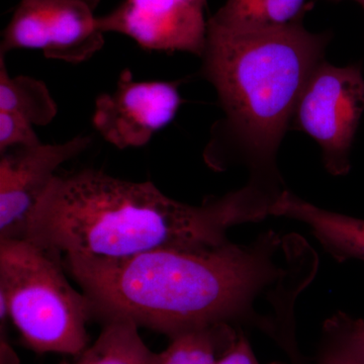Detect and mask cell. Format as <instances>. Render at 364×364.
<instances>
[{
	"mask_svg": "<svg viewBox=\"0 0 364 364\" xmlns=\"http://www.w3.org/2000/svg\"><path fill=\"white\" fill-rule=\"evenodd\" d=\"M280 242L269 232L250 245L163 248L121 258L63 256L68 275L102 323L129 320L167 335L230 325L284 277L275 261Z\"/></svg>",
	"mask_w": 364,
	"mask_h": 364,
	"instance_id": "1",
	"label": "cell"
},
{
	"mask_svg": "<svg viewBox=\"0 0 364 364\" xmlns=\"http://www.w3.org/2000/svg\"><path fill=\"white\" fill-rule=\"evenodd\" d=\"M267 215L264 198L249 186L193 205L153 182L85 169L53 178L23 238L62 255L121 259L163 248L219 247L229 243L230 228Z\"/></svg>",
	"mask_w": 364,
	"mask_h": 364,
	"instance_id": "2",
	"label": "cell"
},
{
	"mask_svg": "<svg viewBox=\"0 0 364 364\" xmlns=\"http://www.w3.org/2000/svg\"><path fill=\"white\" fill-rule=\"evenodd\" d=\"M328 42V33L309 32L303 23L233 31L208 20L202 74L225 112L210 146L229 140L238 148L255 176L251 183L262 186L265 174L274 178L275 155Z\"/></svg>",
	"mask_w": 364,
	"mask_h": 364,
	"instance_id": "3",
	"label": "cell"
},
{
	"mask_svg": "<svg viewBox=\"0 0 364 364\" xmlns=\"http://www.w3.org/2000/svg\"><path fill=\"white\" fill-rule=\"evenodd\" d=\"M62 254L25 238L0 239V296L26 347L76 356L90 343V299L72 287Z\"/></svg>",
	"mask_w": 364,
	"mask_h": 364,
	"instance_id": "4",
	"label": "cell"
},
{
	"mask_svg": "<svg viewBox=\"0 0 364 364\" xmlns=\"http://www.w3.org/2000/svg\"><path fill=\"white\" fill-rule=\"evenodd\" d=\"M363 112L361 66L322 61L306 81L291 122L320 146L328 171L344 176L350 168L349 153Z\"/></svg>",
	"mask_w": 364,
	"mask_h": 364,
	"instance_id": "5",
	"label": "cell"
},
{
	"mask_svg": "<svg viewBox=\"0 0 364 364\" xmlns=\"http://www.w3.org/2000/svg\"><path fill=\"white\" fill-rule=\"evenodd\" d=\"M100 0H21L4 33L1 54L36 49L46 58L77 64L105 45L95 16Z\"/></svg>",
	"mask_w": 364,
	"mask_h": 364,
	"instance_id": "6",
	"label": "cell"
},
{
	"mask_svg": "<svg viewBox=\"0 0 364 364\" xmlns=\"http://www.w3.org/2000/svg\"><path fill=\"white\" fill-rule=\"evenodd\" d=\"M178 85L136 81L130 69H124L116 90L97 98L92 123L119 149L143 147L176 117L181 104Z\"/></svg>",
	"mask_w": 364,
	"mask_h": 364,
	"instance_id": "7",
	"label": "cell"
},
{
	"mask_svg": "<svg viewBox=\"0 0 364 364\" xmlns=\"http://www.w3.org/2000/svg\"><path fill=\"white\" fill-rule=\"evenodd\" d=\"M207 0H124L97 18L102 33L131 38L144 49L186 52L202 58L207 41Z\"/></svg>",
	"mask_w": 364,
	"mask_h": 364,
	"instance_id": "8",
	"label": "cell"
},
{
	"mask_svg": "<svg viewBox=\"0 0 364 364\" xmlns=\"http://www.w3.org/2000/svg\"><path fill=\"white\" fill-rule=\"evenodd\" d=\"M91 139L38 144L2 153L0 160V239L23 238L26 220L62 164L81 154Z\"/></svg>",
	"mask_w": 364,
	"mask_h": 364,
	"instance_id": "9",
	"label": "cell"
},
{
	"mask_svg": "<svg viewBox=\"0 0 364 364\" xmlns=\"http://www.w3.org/2000/svg\"><path fill=\"white\" fill-rule=\"evenodd\" d=\"M270 215L304 223L336 259L364 262V220L316 207L289 191H284L273 203Z\"/></svg>",
	"mask_w": 364,
	"mask_h": 364,
	"instance_id": "10",
	"label": "cell"
},
{
	"mask_svg": "<svg viewBox=\"0 0 364 364\" xmlns=\"http://www.w3.org/2000/svg\"><path fill=\"white\" fill-rule=\"evenodd\" d=\"M312 6L306 0H226L208 21L228 30H270L303 23Z\"/></svg>",
	"mask_w": 364,
	"mask_h": 364,
	"instance_id": "11",
	"label": "cell"
},
{
	"mask_svg": "<svg viewBox=\"0 0 364 364\" xmlns=\"http://www.w3.org/2000/svg\"><path fill=\"white\" fill-rule=\"evenodd\" d=\"M75 364H161V352L151 350L135 323L112 320L104 323L95 343L78 356Z\"/></svg>",
	"mask_w": 364,
	"mask_h": 364,
	"instance_id": "12",
	"label": "cell"
},
{
	"mask_svg": "<svg viewBox=\"0 0 364 364\" xmlns=\"http://www.w3.org/2000/svg\"><path fill=\"white\" fill-rule=\"evenodd\" d=\"M0 111L18 112L33 124L45 126L51 123L58 109L43 81L23 75L11 77L1 54Z\"/></svg>",
	"mask_w": 364,
	"mask_h": 364,
	"instance_id": "13",
	"label": "cell"
},
{
	"mask_svg": "<svg viewBox=\"0 0 364 364\" xmlns=\"http://www.w3.org/2000/svg\"><path fill=\"white\" fill-rule=\"evenodd\" d=\"M237 335L230 325L182 333L161 352V364H218Z\"/></svg>",
	"mask_w": 364,
	"mask_h": 364,
	"instance_id": "14",
	"label": "cell"
},
{
	"mask_svg": "<svg viewBox=\"0 0 364 364\" xmlns=\"http://www.w3.org/2000/svg\"><path fill=\"white\" fill-rule=\"evenodd\" d=\"M33 124L23 114L16 112L0 111V152L11 148L28 147L41 144Z\"/></svg>",
	"mask_w": 364,
	"mask_h": 364,
	"instance_id": "15",
	"label": "cell"
},
{
	"mask_svg": "<svg viewBox=\"0 0 364 364\" xmlns=\"http://www.w3.org/2000/svg\"><path fill=\"white\" fill-rule=\"evenodd\" d=\"M327 343L318 364H364V358L336 332L326 327Z\"/></svg>",
	"mask_w": 364,
	"mask_h": 364,
	"instance_id": "16",
	"label": "cell"
},
{
	"mask_svg": "<svg viewBox=\"0 0 364 364\" xmlns=\"http://www.w3.org/2000/svg\"><path fill=\"white\" fill-rule=\"evenodd\" d=\"M326 327L336 332L364 358V320L335 317L326 324Z\"/></svg>",
	"mask_w": 364,
	"mask_h": 364,
	"instance_id": "17",
	"label": "cell"
},
{
	"mask_svg": "<svg viewBox=\"0 0 364 364\" xmlns=\"http://www.w3.org/2000/svg\"><path fill=\"white\" fill-rule=\"evenodd\" d=\"M218 364H260L251 348L247 339L243 335H237L236 338L227 347L220 356ZM284 364V363H273Z\"/></svg>",
	"mask_w": 364,
	"mask_h": 364,
	"instance_id": "18",
	"label": "cell"
},
{
	"mask_svg": "<svg viewBox=\"0 0 364 364\" xmlns=\"http://www.w3.org/2000/svg\"><path fill=\"white\" fill-rule=\"evenodd\" d=\"M1 364H20L18 355L14 351L13 347L9 345L6 338L1 337Z\"/></svg>",
	"mask_w": 364,
	"mask_h": 364,
	"instance_id": "19",
	"label": "cell"
},
{
	"mask_svg": "<svg viewBox=\"0 0 364 364\" xmlns=\"http://www.w3.org/2000/svg\"><path fill=\"white\" fill-rule=\"evenodd\" d=\"M329 1H342V0H329ZM353 1L358 2L364 9V0H353Z\"/></svg>",
	"mask_w": 364,
	"mask_h": 364,
	"instance_id": "20",
	"label": "cell"
},
{
	"mask_svg": "<svg viewBox=\"0 0 364 364\" xmlns=\"http://www.w3.org/2000/svg\"><path fill=\"white\" fill-rule=\"evenodd\" d=\"M60 364H70V363H67V361H62V363Z\"/></svg>",
	"mask_w": 364,
	"mask_h": 364,
	"instance_id": "21",
	"label": "cell"
}]
</instances>
